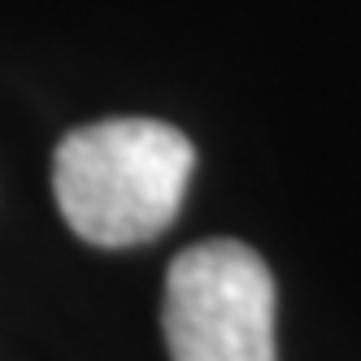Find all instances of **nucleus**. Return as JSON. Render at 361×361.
<instances>
[{"instance_id": "nucleus-1", "label": "nucleus", "mask_w": 361, "mask_h": 361, "mask_svg": "<svg viewBox=\"0 0 361 361\" xmlns=\"http://www.w3.org/2000/svg\"><path fill=\"white\" fill-rule=\"evenodd\" d=\"M196 170L192 140L157 118H105L53 152V196L79 240L135 248L178 218Z\"/></svg>"}, {"instance_id": "nucleus-2", "label": "nucleus", "mask_w": 361, "mask_h": 361, "mask_svg": "<svg viewBox=\"0 0 361 361\" xmlns=\"http://www.w3.org/2000/svg\"><path fill=\"white\" fill-rule=\"evenodd\" d=\"M161 331L174 361H274V279L244 240H204L170 262Z\"/></svg>"}]
</instances>
